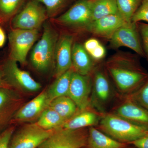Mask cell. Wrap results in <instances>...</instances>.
<instances>
[{
  "mask_svg": "<svg viewBox=\"0 0 148 148\" xmlns=\"http://www.w3.org/2000/svg\"><path fill=\"white\" fill-rule=\"evenodd\" d=\"M143 0H116L118 12L126 22H132V17Z\"/></svg>",
  "mask_w": 148,
  "mask_h": 148,
  "instance_id": "obj_25",
  "label": "cell"
},
{
  "mask_svg": "<svg viewBox=\"0 0 148 148\" xmlns=\"http://www.w3.org/2000/svg\"><path fill=\"white\" fill-rule=\"evenodd\" d=\"M73 37L64 34L58 38L55 53V75L60 76L72 68V51Z\"/></svg>",
  "mask_w": 148,
  "mask_h": 148,
  "instance_id": "obj_14",
  "label": "cell"
},
{
  "mask_svg": "<svg viewBox=\"0 0 148 148\" xmlns=\"http://www.w3.org/2000/svg\"><path fill=\"white\" fill-rule=\"evenodd\" d=\"M6 36L5 32L0 26V47H2L5 42Z\"/></svg>",
  "mask_w": 148,
  "mask_h": 148,
  "instance_id": "obj_35",
  "label": "cell"
},
{
  "mask_svg": "<svg viewBox=\"0 0 148 148\" xmlns=\"http://www.w3.org/2000/svg\"><path fill=\"white\" fill-rule=\"evenodd\" d=\"M126 23L118 12L92 21L86 30L97 36L110 39L114 33Z\"/></svg>",
  "mask_w": 148,
  "mask_h": 148,
  "instance_id": "obj_16",
  "label": "cell"
},
{
  "mask_svg": "<svg viewBox=\"0 0 148 148\" xmlns=\"http://www.w3.org/2000/svg\"><path fill=\"white\" fill-rule=\"evenodd\" d=\"M49 103L46 90H44L32 101L21 106L15 114L13 119L18 122H27L38 119L48 107Z\"/></svg>",
  "mask_w": 148,
  "mask_h": 148,
  "instance_id": "obj_15",
  "label": "cell"
},
{
  "mask_svg": "<svg viewBox=\"0 0 148 148\" xmlns=\"http://www.w3.org/2000/svg\"><path fill=\"white\" fill-rule=\"evenodd\" d=\"M72 68L74 71L83 75H90L94 65L83 45L79 43L73 45L72 51Z\"/></svg>",
  "mask_w": 148,
  "mask_h": 148,
  "instance_id": "obj_19",
  "label": "cell"
},
{
  "mask_svg": "<svg viewBox=\"0 0 148 148\" xmlns=\"http://www.w3.org/2000/svg\"><path fill=\"white\" fill-rule=\"evenodd\" d=\"M48 16L46 10L37 0H31L14 17L12 25L14 29L38 30Z\"/></svg>",
  "mask_w": 148,
  "mask_h": 148,
  "instance_id": "obj_8",
  "label": "cell"
},
{
  "mask_svg": "<svg viewBox=\"0 0 148 148\" xmlns=\"http://www.w3.org/2000/svg\"><path fill=\"white\" fill-rule=\"evenodd\" d=\"M113 113L130 122L148 127V110L127 96Z\"/></svg>",
  "mask_w": 148,
  "mask_h": 148,
  "instance_id": "obj_17",
  "label": "cell"
},
{
  "mask_svg": "<svg viewBox=\"0 0 148 148\" xmlns=\"http://www.w3.org/2000/svg\"><path fill=\"white\" fill-rule=\"evenodd\" d=\"M17 62L10 58L3 65L4 79L9 87L17 91L23 92H35L41 88L29 72L18 68Z\"/></svg>",
  "mask_w": 148,
  "mask_h": 148,
  "instance_id": "obj_4",
  "label": "cell"
},
{
  "mask_svg": "<svg viewBox=\"0 0 148 148\" xmlns=\"http://www.w3.org/2000/svg\"><path fill=\"white\" fill-rule=\"evenodd\" d=\"M38 30L14 29L8 36L10 58L24 64L27 55L38 37Z\"/></svg>",
  "mask_w": 148,
  "mask_h": 148,
  "instance_id": "obj_7",
  "label": "cell"
},
{
  "mask_svg": "<svg viewBox=\"0 0 148 148\" xmlns=\"http://www.w3.org/2000/svg\"><path fill=\"white\" fill-rule=\"evenodd\" d=\"M25 0H0V16L9 18L15 14Z\"/></svg>",
  "mask_w": 148,
  "mask_h": 148,
  "instance_id": "obj_26",
  "label": "cell"
},
{
  "mask_svg": "<svg viewBox=\"0 0 148 148\" xmlns=\"http://www.w3.org/2000/svg\"><path fill=\"white\" fill-rule=\"evenodd\" d=\"M106 53V48L101 44L98 47L89 53V55L92 59L99 61L105 57Z\"/></svg>",
  "mask_w": 148,
  "mask_h": 148,
  "instance_id": "obj_32",
  "label": "cell"
},
{
  "mask_svg": "<svg viewBox=\"0 0 148 148\" xmlns=\"http://www.w3.org/2000/svg\"><path fill=\"white\" fill-rule=\"evenodd\" d=\"M57 20L66 27L86 29L92 22L90 0H79Z\"/></svg>",
  "mask_w": 148,
  "mask_h": 148,
  "instance_id": "obj_12",
  "label": "cell"
},
{
  "mask_svg": "<svg viewBox=\"0 0 148 148\" xmlns=\"http://www.w3.org/2000/svg\"><path fill=\"white\" fill-rule=\"evenodd\" d=\"M127 148H128V147H127Z\"/></svg>",
  "mask_w": 148,
  "mask_h": 148,
  "instance_id": "obj_37",
  "label": "cell"
},
{
  "mask_svg": "<svg viewBox=\"0 0 148 148\" xmlns=\"http://www.w3.org/2000/svg\"><path fill=\"white\" fill-rule=\"evenodd\" d=\"M101 44L98 40L92 38L86 41L83 46L88 53L89 54L96 48L98 47Z\"/></svg>",
  "mask_w": 148,
  "mask_h": 148,
  "instance_id": "obj_34",
  "label": "cell"
},
{
  "mask_svg": "<svg viewBox=\"0 0 148 148\" xmlns=\"http://www.w3.org/2000/svg\"><path fill=\"white\" fill-rule=\"evenodd\" d=\"M48 108L56 112L66 121L79 111L75 103L68 96H61L53 99L49 103Z\"/></svg>",
  "mask_w": 148,
  "mask_h": 148,
  "instance_id": "obj_22",
  "label": "cell"
},
{
  "mask_svg": "<svg viewBox=\"0 0 148 148\" xmlns=\"http://www.w3.org/2000/svg\"><path fill=\"white\" fill-rule=\"evenodd\" d=\"M3 87H9L6 83L2 69H0V88Z\"/></svg>",
  "mask_w": 148,
  "mask_h": 148,
  "instance_id": "obj_36",
  "label": "cell"
},
{
  "mask_svg": "<svg viewBox=\"0 0 148 148\" xmlns=\"http://www.w3.org/2000/svg\"><path fill=\"white\" fill-rule=\"evenodd\" d=\"M93 109L90 106L82 110H79L75 115L65 121L62 128L77 130L98 125L103 113Z\"/></svg>",
  "mask_w": 148,
  "mask_h": 148,
  "instance_id": "obj_18",
  "label": "cell"
},
{
  "mask_svg": "<svg viewBox=\"0 0 148 148\" xmlns=\"http://www.w3.org/2000/svg\"><path fill=\"white\" fill-rule=\"evenodd\" d=\"M73 71V69L72 68L60 76L56 77L55 81L46 90L50 103L55 98L68 96L71 77Z\"/></svg>",
  "mask_w": 148,
  "mask_h": 148,
  "instance_id": "obj_21",
  "label": "cell"
},
{
  "mask_svg": "<svg viewBox=\"0 0 148 148\" xmlns=\"http://www.w3.org/2000/svg\"><path fill=\"white\" fill-rule=\"evenodd\" d=\"M56 130H46L36 123L25 125L14 132L9 148H37Z\"/></svg>",
  "mask_w": 148,
  "mask_h": 148,
  "instance_id": "obj_6",
  "label": "cell"
},
{
  "mask_svg": "<svg viewBox=\"0 0 148 148\" xmlns=\"http://www.w3.org/2000/svg\"><path fill=\"white\" fill-rule=\"evenodd\" d=\"M45 6L48 16L52 17L58 13L66 4L67 0H37Z\"/></svg>",
  "mask_w": 148,
  "mask_h": 148,
  "instance_id": "obj_28",
  "label": "cell"
},
{
  "mask_svg": "<svg viewBox=\"0 0 148 148\" xmlns=\"http://www.w3.org/2000/svg\"><path fill=\"white\" fill-rule=\"evenodd\" d=\"M132 22L148 23V0H143L138 10L132 17Z\"/></svg>",
  "mask_w": 148,
  "mask_h": 148,
  "instance_id": "obj_29",
  "label": "cell"
},
{
  "mask_svg": "<svg viewBox=\"0 0 148 148\" xmlns=\"http://www.w3.org/2000/svg\"><path fill=\"white\" fill-rule=\"evenodd\" d=\"M107 71L122 94L127 95L136 91L148 78V73L135 54L118 51L106 61Z\"/></svg>",
  "mask_w": 148,
  "mask_h": 148,
  "instance_id": "obj_1",
  "label": "cell"
},
{
  "mask_svg": "<svg viewBox=\"0 0 148 148\" xmlns=\"http://www.w3.org/2000/svg\"><path fill=\"white\" fill-rule=\"evenodd\" d=\"M110 40V45L113 49L126 47L134 51L137 55L145 57L136 23H125L114 33Z\"/></svg>",
  "mask_w": 148,
  "mask_h": 148,
  "instance_id": "obj_9",
  "label": "cell"
},
{
  "mask_svg": "<svg viewBox=\"0 0 148 148\" xmlns=\"http://www.w3.org/2000/svg\"><path fill=\"white\" fill-rule=\"evenodd\" d=\"M138 32L140 33L142 42L145 57L148 62V23L140 22L136 23Z\"/></svg>",
  "mask_w": 148,
  "mask_h": 148,
  "instance_id": "obj_30",
  "label": "cell"
},
{
  "mask_svg": "<svg viewBox=\"0 0 148 148\" xmlns=\"http://www.w3.org/2000/svg\"><path fill=\"white\" fill-rule=\"evenodd\" d=\"M88 130L86 128L56 130L37 148H83L87 143Z\"/></svg>",
  "mask_w": 148,
  "mask_h": 148,
  "instance_id": "obj_5",
  "label": "cell"
},
{
  "mask_svg": "<svg viewBox=\"0 0 148 148\" xmlns=\"http://www.w3.org/2000/svg\"><path fill=\"white\" fill-rule=\"evenodd\" d=\"M92 78L73 72L71 77L68 96L75 103L79 110L90 107Z\"/></svg>",
  "mask_w": 148,
  "mask_h": 148,
  "instance_id": "obj_10",
  "label": "cell"
},
{
  "mask_svg": "<svg viewBox=\"0 0 148 148\" xmlns=\"http://www.w3.org/2000/svg\"><path fill=\"white\" fill-rule=\"evenodd\" d=\"M14 130L13 127H8L0 134V148H9Z\"/></svg>",
  "mask_w": 148,
  "mask_h": 148,
  "instance_id": "obj_31",
  "label": "cell"
},
{
  "mask_svg": "<svg viewBox=\"0 0 148 148\" xmlns=\"http://www.w3.org/2000/svg\"><path fill=\"white\" fill-rule=\"evenodd\" d=\"M135 148H148V130L142 137L130 143Z\"/></svg>",
  "mask_w": 148,
  "mask_h": 148,
  "instance_id": "obj_33",
  "label": "cell"
},
{
  "mask_svg": "<svg viewBox=\"0 0 148 148\" xmlns=\"http://www.w3.org/2000/svg\"><path fill=\"white\" fill-rule=\"evenodd\" d=\"M41 38L33 48L30 60L33 67L38 71L46 72L55 61L56 47L58 34L49 23L44 24Z\"/></svg>",
  "mask_w": 148,
  "mask_h": 148,
  "instance_id": "obj_3",
  "label": "cell"
},
{
  "mask_svg": "<svg viewBox=\"0 0 148 148\" xmlns=\"http://www.w3.org/2000/svg\"><path fill=\"white\" fill-rule=\"evenodd\" d=\"M92 21L118 13L116 0H90Z\"/></svg>",
  "mask_w": 148,
  "mask_h": 148,
  "instance_id": "obj_23",
  "label": "cell"
},
{
  "mask_svg": "<svg viewBox=\"0 0 148 148\" xmlns=\"http://www.w3.org/2000/svg\"><path fill=\"white\" fill-rule=\"evenodd\" d=\"M98 125L97 128L106 135L128 145L148 130V127L135 124L113 113H103Z\"/></svg>",
  "mask_w": 148,
  "mask_h": 148,
  "instance_id": "obj_2",
  "label": "cell"
},
{
  "mask_svg": "<svg viewBox=\"0 0 148 148\" xmlns=\"http://www.w3.org/2000/svg\"><path fill=\"white\" fill-rule=\"evenodd\" d=\"M22 104L19 92L11 88H0V132L6 129Z\"/></svg>",
  "mask_w": 148,
  "mask_h": 148,
  "instance_id": "obj_11",
  "label": "cell"
},
{
  "mask_svg": "<svg viewBox=\"0 0 148 148\" xmlns=\"http://www.w3.org/2000/svg\"><path fill=\"white\" fill-rule=\"evenodd\" d=\"M65 121L59 114L48 107L40 116L36 123L43 129L51 130L62 128Z\"/></svg>",
  "mask_w": 148,
  "mask_h": 148,
  "instance_id": "obj_24",
  "label": "cell"
},
{
  "mask_svg": "<svg viewBox=\"0 0 148 148\" xmlns=\"http://www.w3.org/2000/svg\"><path fill=\"white\" fill-rule=\"evenodd\" d=\"M112 91L107 75L102 70L94 72L92 78V88L90 98L91 107L96 108L101 112L110 101Z\"/></svg>",
  "mask_w": 148,
  "mask_h": 148,
  "instance_id": "obj_13",
  "label": "cell"
},
{
  "mask_svg": "<svg viewBox=\"0 0 148 148\" xmlns=\"http://www.w3.org/2000/svg\"><path fill=\"white\" fill-rule=\"evenodd\" d=\"M126 96L148 110V78L136 91Z\"/></svg>",
  "mask_w": 148,
  "mask_h": 148,
  "instance_id": "obj_27",
  "label": "cell"
},
{
  "mask_svg": "<svg viewBox=\"0 0 148 148\" xmlns=\"http://www.w3.org/2000/svg\"><path fill=\"white\" fill-rule=\"evenodd\" d=\"M128 144L119 142L94 126L88 130L86 148H127Z\"/></svg>",
  "mask_w": 148,
  "mask_h": 148,
  "instance_id": "obj_20",
  "label": "cell"
}]
</instances>
